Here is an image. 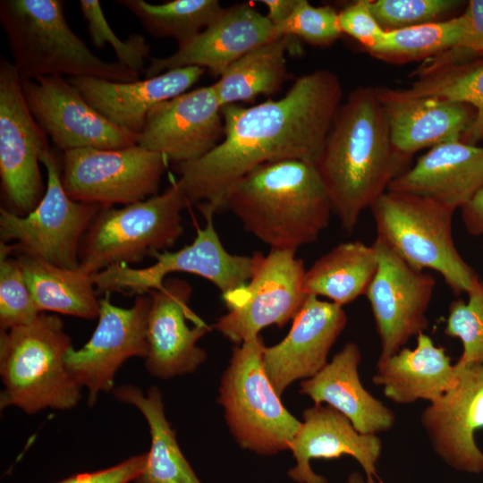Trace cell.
<instances>
[{"mask_svg": "<svg viewBox=\"0 0 483 483\" xmlns=\"http://www.w3.org/2000/svg\"><path fill=\"white\" fill-rule=\"evenodd\" d=\"M342 97L337 75L319 69L297 78L277 100L223 106L220 143L199 159L173 165L188 204L215 214L225 207L233 186L258 165L284 160L316 165Z\"/></svg>", "mask_w": 483, "mask_h": 483, "instance_id": "1", "label": "cell"}, {"mask_svg": "<svg viewBox=\"0 0 483 483\" xmlns=\"http://www.w3.org/2000/svg\"><path fill=\"white\" fill-rule=\"evenodd\" d=\"M411 159L392 142L377 89H353L339 106L316 164L343 230L352 232L361 212L410 168Z\"/></svg>", "mask_w": 483, "mask_h": 483, "instance_id": "2", "label": "cell"}, {"mask_svg": "<svg viewBox=\"0 0 483 483\" xmlns=\"http://www.w3.org/2000/svg\"><path fill=\"white\" fill-rule=\"evenodd\" d=\"M225 207L271 250L295 251L318 239L333 212L316 165L300 160L257 166L233 186Z\"/></svg>", "mask_w": 483, "mask_h": 483, "instance_id": "3", "label": "cell"}, {"mask_svg": "<svg viewBox=\"0 0 483 483\" xmlns=\"http://www.w3.org/2000/svg\"><path fill=\"white\" fill-rule=\"evenodd\" d=\"M0 21L21 81L69 75L112 81L138 80L119 62L97 57L71 29L62 0H2Z\"/></svg>", "mask_w": 483, "mask_h": 483, "instance_id": "4", "label": "cell"}, {"mask_svg": "<svg viewBox=\"0 0 483 483\" xmlns=\"http://www.w3.org/2000/svg\"><path fill=\"white\" fill-rule=\"evenodd\" d=\"M72 347L62 319L41 312L31 323L0 332L1 409L16 406L27 414L77 405L80 386L64 357Z\"/></svg>", "mask_w": 483, "mask_h": 483, "instance_id": "5", "label": "cell"}, {"mask_svg": "<svg viewBox=\"0 0 483 483\" xmlns=\"http://www.w3.org/2000/svg\"><path fill=\"white\" fill-rule=\"evenodd\" d=\"M370 208L377 239L411 267L437 272L454 295L468 294L479 282L454 244L455 210L430 199L389 190Z\"/></svg>", "mask_w": 483, "mask_h": 483, "instance_id": "6", "label": "cell"}, {"mask_svg": "<svg viewBox=\"0 0 483 483\" xmlns=\"http://www.w3.org/2000/svg\"><path fill=\"white\" fill-rule=\"evenodd\" d=\"M187 199L174 181L164 192L121 208L101 207L80 247V269L93 275L139 263L173 247L183 233Z\"/></svg>", "mask_w": 483, "mask_h": 483, "instance_id": "7", "label": "cell"}, {"mask_svg": "<svg viewBox=\"0 0 483 483\" xmlns=\"http://www.w3.org/2000/svg\"><path fill=\"white\" fill-rule=\"evenodd\" d=\"M260 335L233 349L219 386L226 424L243 449L263 455L289 450L301 421L282 403L263 365Z\"/></svg>", "mask_w": 483, "mask_h": 483, "instance_id": "8", "label": "cell"}, {"mask_svg": "<svg viewBox=\"0 0 483 483\" xmlns=\"http://www.w3.org/2000/svg\"><path fill=\"white\" fill-rule=\"evenodd\" d=\"M39 159L47 174L44 196L26 216L1 207L0 240L5 243L15 241L21 253L63 268L77 269L81 240L101 206L75 201L67 195L61 165L50 148L44 150Z\"/></svg>", "mask_w": 483, "mask_h": 483, "instance_id": "9", "label": "cell"}, {"mask_svg": "<svg viewBox=\"0 0 483 483\" xmlns=\"http://www.w3.org/2000/svg\"><path fill=\"white\" fill-rule=\"evenodd\" d=\"M203 216L205 225L197 230L191 244L174 252L156 253L151 266L134 268L122 264L91 275L97 293L147 294L158 289L170 274L179 272L208 280L222 295L245 285L254 272L258 253L250 257L228 252L215 228L214 214Z\"/></svg>", "mask_w": 483, "mask_h": 483, "instance_id": "10", "label": "cell"}, {"mask_svg": "<svg viewBox=\"0 0 483 483\" xmlns=\"http://www.w3.org/2000/svg\"><path fill=\"white\" fill-rule=\"evenodd\" d=\"M167 158L139 145L119 149L76 148L64 151L61 179L75 201L113 207L157 195Z\"/></svg>", "mask_w": 483, "mask_h": 483, "instance_id": "11", "label": "cell"}, {"mask_svg": "<svg viewBox=\"0 0 483 483\" xmlns=\"http://www.w3.org/2000/svg\"><path fill=\"white\" fill-rule=\"evenodd\" d=\"M305 274L303 261L295 257V250H271L266 256L258 253L250 281L222 295L228 311L214 328L241 344L268 326H283L293 319L308 297Z\"/></svg>", "mask_w": 483, "mask_h": 483, "instance_id": "12", "label": "cell"}, {"mask_svg": "<svg viewBox=\"0 0 483 483\" xmlns=\"http://www.w3.org/2000/svg\"><path fill=\"white\" fill-rule=\"evenodd\" d=\"M49 148L47 135L32 115L13 63L0 62V179L8 210L26 216L46 191L40 154Z\"/></svg>", "mask_w": 483, "mask_h": 483, "instance_id": "13", "label": "cell"}, {"mask_svg": "<svg viewBox=\"0 0 483 483\" xmlns=\"http://www.w3.org/2000/svg\"><path fill=\"white\" fill-rule=\"evenodd\" d=\"M110 295L106 293L99 300L98 322L90 339L80 349L71 347L64 357L70 375L88 389L89 406L99 393L112 390L114 375L125 360L148 354L150 295H138L131 308L115 306Z\"/></svg>", "mask_w": 483, "mask_h": 483, "instance_id": "14", "label": "cell"}, {"mask_svg": "<svg viewBox=\"0 0 483 483\" xmlns=\"http://www.w3.org/2000/svg\"><path fill=\"white\" fill-rule=\"evenodd\" d=\"M378 267L366 296L381 343L377 362L394 355L428 326L427 310L436 286L435 278L407 264L376 238Z\"/></svg>", "mask_w": 483, "mask_h": 483, "instance_id": "15", "label": "cell"}, {"mask_svg": "<svg viewBox=\"0 0 483 483\" xmlns=\"http://www.w3.org/2000/svg\"><path fill=\"white\" fill-rule=\"evenodd\" d=\"M21 83L32 115L63 152L88 148L119 149L137 145L136 135L105 118L64 76H41Z\"/></svg>", "mask_w": 483, "mask_h": 483, "instance_id": "16", "label": "cell"}, {"mask_svg": "<svg viewBox=\"0 0 483 483\" xmlns=\"http://www.w3.org/2000/svg\"><path fill=\"white\" fill-rule=\"evenodd\" d=\"M223 136L222 106L210 85L157 105L148 113L136 141L175 165L205 156Z\"/></svg>", "mask_w": 483, "mask_h": 483, "instance_id": "17", "label": "cell"}, {"mask_svg": "<svg viewBox=\"0 0 483 483\" xmlns=\"http://www.w3.org/2000/svg\"><path fill=\"white\" fill-rule=\"evenodd\" d=\"M454 386L422 411L420 423L436 453L453 469L483 472V453L475 441L483 429V365L454 364Z\"/></svg>", "mask_w": 483, "mask_h": 483, "instance_id": "18", "label": "cell"}, {"mask_svg": "<svg viewBox=\"0 0 483 483\" xmlns=\"http://www.w3.org/2000/svg\"><path fill=\"white\" fill-rule=\"evenodd\" d=\"M191 284L181 278L167 277L148 292L151 306L148 318L146 369L158 378L168 379L195 371L207 359L197 345L210 327L189 307Z\"/></svg>", "mask_w": 483, "mask_h": 483, "instance_id": "19", "label": "cell"}, {"mask_svg": "<svg viewBox=\"0 0 483 483\" xmlns=\"http://www.w3.org/2000/svg\"><path fill=\"white\" fill-rule=\"evenodd\" d=\"M277 37L267 17L252 4H236L224 8L212 23L171 55L151 58L144 73L151 78L170 70L198 66L220 77L245 54Z\"/></svg>", "mask_w": 483, "mask_h": 483, "instance_id": "20", "label": "cell"}, {"mask_svg": "<svg viewBox=\"0 0 483 483\" xmlns=\"http://www.w3.org/2000/svg\"><path fill=\"white\" fill-rule=\"evenodd\" d=\"M346 323L343 307L308 295L287 335L263 350L265 371L280 396L292 383L312 377L328 363V353Z\"/></svg>", "mask_w": 483, "mask_h": 483, "instance_id": "21", "label": "cell"}, {"mask_svg": "<svg viewBox=\"0 0 483 483\" xmlns=\"http://www.w3.org/2000/svg\"><path fill=\"white\" fill-rule=\"evenodd\" d=\"M302 419L289 448L296 462L288 471L292 479L299 483H327L325 477L314 472L310 461L350 455L360 463L366 479L374 480L382 452L377 435L360 433L348 418L328 405L307 408Z\"/></svg>", "mask_w": 483, "mask_h": 483, "instance_id": "22", "label": "cell"}, {"mask_svg": "<svg viewBox=\"0 0 483 483\" xmlns=\"http://www.w3.org/2000/svg\"><path fill=\"white\" fill-rule=\"evenodd\" d=\"M384 108L391 140L403 155L462 141L476 111L467 104L436 97L404 94L401 89L376 88Z\"/></svg>", "mask_w": 483, "mask_h": 483, "instance_id": "23", "label": "cell"}, {"mask_svg": "<svg viewBox=\"0 0 483 483\" xmlns=\"http://www.w3.org/2000/svg\"><path fill=\"white\" fill-rule=\"evenodd\" d=\"M203 72V68L188 66L129 82L92 77H71L68 80L105 118L137 136L157 105L185 93Z\"/></svg>", "mask_w": 483, "mask_h": 483, "instance_id": "24", "label": "cell"}, {"mask_svg": "<svg viewBox=\"0 0 483 483\" xmlns=\"http://www.w3.org/2000/svg\"><path fill=\"white\" fill-rule=\"evenodd\" d=\"M483 187V147L462 141L435 146L389 185L437 201L453 210Z\"/></svg>", "mask_w": 483, "mask_h": 483, "instance_id": "25", "label": "cell"}, {"mask_svg": "<svg viewBox=\"0 0 483 483\" xmlns=\"http://www.w3.org/2000/svg\"><path fill=\"white\" fill-rule=\"evenodd\" d=\"M360 360L359 346L345 343L318 373L301 382L300 392L343 414L360 433L377 435L394 427L395 415L361 384Z\"/></svg>", "mask_w": 483, "mask_h": 483, "instance_id": "26", "label": "cell"}, {"mask_svg": "<svg viewBox=\"0 0 483 483\" xmlns=\"http://www.w3.org/2000/svg\"><path fill=\"white\" fill-rule=\"evenodd\" d=\"M457 379L455 366L442 346L425 333L417 335L414 349L402 348L387 360L377 362L372 377L384 394L399 404L418 400L429 403L440 399Z\"/></svg>", "mask_w": 483, "mask_h": 483, "instance_id": "27", "label": "cell"}, {"mask_svg": "<svg viewBox=\"0 0 483 483\" xmlns=\"http://www.w3.org/2000/svg\"><path fill=\"white\" fill-rule=\"evenodd\" d=\"M117 400L134 405L149 427L151 446L143 471L134 483H202L182 454L174 429L165 418L162 394L157 386L143 392L130 385L113 391Z\"/></svg>", "mask_w": 483, "mask_h": 483, "instance_id": "28", "label": "cell"}, {"mask_svg": "<svg viewBox=\"0 0 483 483\" xmlns=\"http://www.w3.org/2000/svg\"><path fill=\"white\" fill-rule=\"evenodd\" d=\"M377 267L378 254L374 244L343 242L306 270L305 292L343 307L366 295Z\"/></svg>", "mask_w": 483, "mask_h": 483, "instance_id": "29", "label": "cell"}, {"mask_svg": "<svg viewBox=\"0 0 483 483\" xmlns=\"http://www.w3.org/2000/svg\"><path fill=\"white\" fill-rule=\"evenodd\" d=\"M39 312L50 311L84 319L98 317L100 303L92 275L21 253L17 258Z\"/></svg>", "mask_w": 483, "mask_h": 483, "instance_id": "30", "label": "cell"}, {"mask_svg": "<svg viewBox=\"0 0 483 483\" xmlns=\"http://www.w3.org/2000/svg\"><path fill=\"white\" fill-rule=\"evenodd\" d=\"M294 38L279 36L232 64L212 84L222 107L277 93L290 78L285 55Z\"/></svg>", "mask_w": 483, "mask_h": 483, "instance_id": "31", "label": "cell"}, {"mask_svg": "<svg viewBox=\"0 0 483 483\" xmlns=\"http://www.w3.org/2000/svg\"><path fill=\"white\" fill-rule=\"evenodd\" d=\"M418 76L410 88L401 90L409 96L441 97L472 106L476 117L462 141L476 145L483 140V56L463 58Z\"/></svg>", "mask_w": 483, "mask_h": 483, "instance_id": "32", "label": "cell"}, {"mask_svg": "<svg viewBox=\"0 0 483 483\" xmlns=\"http://www.w3.org/2000/svg\"><path fill=\"white\" fill-rule=\"evenodd\" d=\"M466 32L467 21L462 13L440 21L385 31L368 53L392 64L429 60L458 47Z\"/></svg>", "mask_w": 483, "mask_h": 483, "instance_id": "33", "label": "cell"}, {"mask_svg": "<svg viewBox=\"0 0 483 483\" xmlns=\"http://www.w3.org/2000/svg\"><path fill=\"white\" fill-rule=\"evenodd\" d=\"M115 3L134 14L148 34L172 38L178 47L199 34L224 10L217 0H173L158 4L144 0Z\"/></svg>", "mask_w": 483, "mask_h": 483, "instance_id": "34", "label": "cell"}, {"mask_svg": "<svg viewBox=\"0 0 483 483\" xmlns=\"http://www.w3.org/2000/svg\"><path fill=\"white\" fill-rule=\"evenodd\" d=\"M17 244L0 242V328L8 330L31 323L38 309L21 264L10 255Z\"/></svg>", "mask_w": 483, "mask_h": 483, "instance_id": "35", "label": "cell"}, {"mask_svg": "<svg viewBox=\"0 0 483 483\" xmlns=\"http://www.w3.org/2000/svg\"><path fill=\"white\" fill-rule=\"evenodd\" d=\"M468 301L454 300L449 305L445 334L459 338L462 352L458 365H483V282L468 293Z\"/></svg>", "mask_w": 483, "mask_h": 483, "instance_id": "36", "label": "cell"}, {"mask_svg": "<svg viewBox=\"0 0 483 483\" xmlns=\"http://www.w3.org/2000/svg\"><path fill=\"white\" fill-rule=\"evenodd\" d=\"M462 4L457 0L369 1L371 13L385 31L447 20Z\"/></svg>", "mask_w": 483, "mask_h": 483, "instance_id": "37", "label": "cell"}, {"mask_svg": "<svg viewBox=\"0 0 483 483\" xmlns=\"http://www.w3.org/2000/svg\"><path fill=\"white\" fill-rule=\"evenodd\" d=\"M79 5L93 45L100 48L109 44L117 62L139 75L145 72V63L150 52L145 38L133 34L124 41L119 38L108 24L98 0H80Z\"/></svg>", "mask_w": 483, "mask_h": 483, "instance_id": "38", "label": "cell"}, {"mask_svg": "<svg viewBox=\"0 0 483 483\" xmlns=\"http://www.w3.org/2000/svg\"><path fill=\"white\" fill-rule=\"evenodd\" d=\"M274 28L277 36L300 38L321 47L332 45L343 34L335 8L314 6L307 0H298L288 19Z\"/></svg>", "mask_w": 483, "mask_h": 483, "instance_id": "39", "label": "cell"}, {"mask_svg": "<svg viewBox=\"0 0 483 483\" xmlns=\"http://www.w3.org/2000/svg\"><path fill=\"white\" fill-rule=\"evenodd\" d=\"M369 1H355L338 12L342 33L356 39L367 52L378 44L385 32L371 13Z\"/></svg>", "mask_w": 483, "mask_h": 483, "instance_id": "40", "label": "cell"}, {"mask_svg": "<svg viewBox=\"0 0 483 483\" xmlns=\"http://www.w3.org/2000/svg\"><path fill=\"white\" fill-rule=\"evenodd\" d=\"M467 32L458 47L439 55L443 62H454L470 54H483V0H470L462 13Z\"/></svg>", "mask_w": 483, "mask_h": 483, "instance_id": "41", "label": "cell"}, {"mask_svg": "<svg viewBox=\"0 0 483 483\" xmlns=\"http://www.w3.org/2000/svg\"><path fill=\"white\" fill-rule=\"evenodd\" d=\"M147 454L131 456L112 467L72 475L56 483H130L143 471Z\"/></svg>", "mask_w": 483, "mask_h": 483, "instance_id": "42", "label": "cell"}, {"mask_svg": "<svg viewBox=\"0 0 483 483\" xmlns=\"http://www.w3.org/2000/svg\"><path fill=\"white\" fill-rule=\"evenodd\" d=\"M461 209L467 232L474 236L483 235V187Z\"/></svg>", "mask_w": 483, "mask_h": 483, "instance_id": "43", "label": "cell"}, {"mask_svg": "<svg viewBox=\"0 0 483 483\" xmlns=\"http://www.w3.org/2000/svg\"><path fill=\"white\" fill-rule=\"evenodd\" d=\"M298 0H262L267 8L266 15L274 27L284 22L292 14Z\"/></svg>", "mask_w": 483, "mask_h": 483, "instance_id": "44", "label": "cell"}, {"mask_svg": "<svg viewBox=\"0 0 483 483\" xmlns=\"http://www.w3.org/2000/svg\"><path fill=\"white\" fill-rule=\"evenodd\" d=\"M344 483H377V482L375 480L369 481L366 478L364 479L358 472H352ZM378 483H383V482L379 481Z\"/></svg>", "mask_w": 483, "mask_h": 483, "instance_id": "45", "label": "cell"}]
</instances>
